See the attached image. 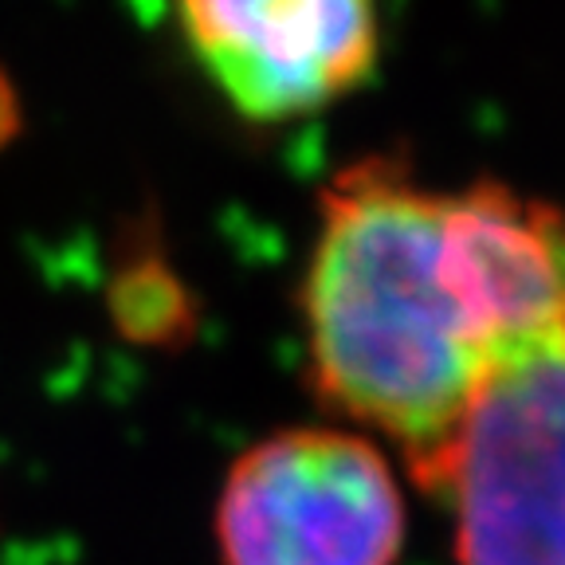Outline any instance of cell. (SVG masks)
Listing matches in <instances>:
<instances>
[{"mask_svg": "<svg viewBox=\"0 0 565 565\" xmlns=\"http://www.w3.org/2000/svg\"><path fill=\"white\" fill-rule=\"evenodd\" d=\"M322 405L385 436L424 491L444 494L499 338L448 224V193L397 158H362L318 193L302 279Z\"/></svg>", "mask_w": 565, "mask_h": 565, "instance_id": "obj_1", "label": "cell"}, {"mask_svg": "<svg viewBox=\"0 0 565 565\" xmlns=\"http://www.w3.org/2000/svg\"><path fill=\"white\" fill-rule=\"evenodd\" d=\"M110 310H115L118 330L141 345L181 342L193 322L185 282L158 256H141L118 271L110 287Z\"/></svg>", "mask_w": 565, "mask_h": 565, "instance_id": "obj_5", "label": "cell"}, {"mask_svg": "<svg viewBox=\"0 0 565 565\" xmlns=\"http://www.w3.org/2000/svg\"><path fill=\"white\" fill-rule=\"evenodd\" d=\"M224 565H397L405 494L381 448L342 428H282L228 468Z\"/></svg>", "mask_w": 565, "mask_h": 565, "instance_id": "obj_3", "label": "cell"}, {"mask_svg": "<svg viewBox=\"0 0 565 565\" xmlns=\"http://www.w3.org/2000/svg\"><path fill=\"white\" fill-rule=\"evenodd\" d=\"M196 63L247 122H291L370 83L377 0H177Z\"/></svg>", "mask_w": 565, "mask_h": 565, "instance_id": "obj_4", "label": "cell"}, {"mask_svg": "<svg viewBox=\"0 0 565 565\" xmlns=\"http://www.w3.org/2000/svg\"><path fill=\"white\" fill-rule=\"evenodd\" d=\"M444 494L459 565H565V327L491 362Z\"/></svg>", "mask_w": 565, "mask_h": 565, "instance_id": "obj_2", "label": "cell"}, {"mask_svg": "<svg viewBox=\"0 0 565 565\" xmlns=\"http://www.w3.org/2000/svg\"><path fill=\"white\" fill-rule=\"evenodd\" d=\"M20 126H24L20 95H17V87H12L9 75H4V67H0V150H4V146H9L12 138H17Z\"/></svg>", "mask_w": 565, "mask_h": 565, "instance_id": "obj_6", "label": "cell"}]
</instances>
